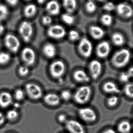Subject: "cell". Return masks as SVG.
Listing matches in <instances>:
<instances>
[{"label":"cell","mask_w":133,"mask_h":133,"mask_svg":"<svg viewBox=\"0 0 133 133\" xmlns=\"http://www.w3.org/2000/svg\"><path fill=\"white\" fill-rule=\"evenodd\" d=\"M114 14L116 19L124 22L133 20V5L128 0H123L116 3Z\"/></svg>","instance_id":"6da1fadb"},{"label":"cell","mask_w":133,"mask_h":133,"mask_svg":"<svg viewBox=\"0 0 133 133\" xmlns=\"http://www.w3.org/2000/svg\"><path fill=\"white\" fill-rule=\"evenodd\" d=\"M131 56L129 50L125 48L121 49L115 52L112 57L111 62L116 68H123L129 63Z\"/></svg>","instance_id":"7a4b0ae2"},{"label":"cell","mask_w":133,"mask_h":133,"mask_svg":"<svg viewBox=\"0 0 133 133\" xmlns=\"http://www.w3.org/2000/svg\"><path fill=\"white\" fill-rule=\"evenodd\" d=\"M19 36L25 43L30 42L34 33L33 25L28 20H24L21 22L18 27Z\"/></svg>","instance_id":"3957f363"},{"label":"cell","mask_w":133,"mask_h":133,"mask_svg":"<svg viewBox=\"0 0 133 133\" xmlns=\"http://www.w3.org/2000/svg\"><path fill=\"white\" fill-rule=\"evenodd\" d=\"M91 90L89 86H83L79 88L74 95V99L76 102L80 104H85L90 100Z\"/></svg>","instance_id":"277c9868"},{"label":"cell","mask_w":133,"mask_h":133,"mask_svg":"<svg viewBox=\"0 0 133 133\" xmlns=\"http://www.w3.org/2000/svg\"><path fill=\"white\" fill-rule=\"evenodd\" d=\"M46 32L48 36L54 39H63L66 34L64 27L59 24H52L48 26Z\"/></svg>","instance_id":"5b68a950"},{"label":"cell","mask_w":133,"mask_h":133,"mask_svg":"<svg viewBox=\"0 0 133 133\" xmlns=\"http://www.w3.org/2000/svg\"><path fill=\"white\" fill-rule=\"evenodd\" d=\"M6 48L12 53L18 52L20 48V41L18 38L13 34H9L5 35L4 39Z\"/></svg>","instance_id":"8992f818"},{"label":"cell","mask_w":133,"mask_h":133,"mask_svg":"<svg viewBox=\"0 0 133 133\" xmlns=\"http://www.w3.org/2000/svg\"><path fill=\"white\" fill-rule=\"evenodd\" d=\"M78 49L80 54L83 57L88 58L91 56L93 52V44L89 39L83 37L79 40Z\"/></svg>","instance_id":"52a82bcc"},{"label":"cell","mask_w":133,"mask_h":133,"mask_svg":"<svg viewBox=\"0 0 133 133\" xmlns=\"http://www.w3.org/2000/svg\"><path fill=\"white\" fill-rule=\"evenodd\" d=\"M50 73L51 76L56 79H60L64 74L65 66L61 61L58 60L51 63L50 67Z\"/></svg>","instance_id":"ba28073f"},{"label":"cell","mask_w":133,"mask_h":133,"mask_svg":"<svg viewBox=\"0 0 133 133\" xmlns=\"http://www.w3.org/2000/svg\"><path fill=\"white\" fill-rule=\"evenodd\" d=\"M25 92L28 96L34 100H38L43 96V91L41 88L33 83H29L26 85Z\"/></svg>","instance_id":"9c48e42d"},{"label":"cell","mask_w":133,"mask_h":133,"mask_svg":"<svg viewBox=\"0 0 133 133\" xmlns=\"http://www.w3.org/2000/svg\"><path fill=\"white\" fill-rule=\"evenodd\" d=\"M116 18L114 13L103 12L99 16L100 24L104 28H111L115 23Z\"/></svg>","instance_id":"30bf717a"},{"label":"cell","mask_w":133,"mask_h":133,"mask_svg":"<svg viewBox=\"0 0 133 133\" xmlns=\"http://www.w3.org/2000/svg\"><path fill=\"white\" fill-rule=\"evenodd\" d=\"M21 58L25 65L29 66L33 65L36 61V54L32 48H25L21 53Z\"/></svg>","instance_id":"8fae6325"},{"label":"cell","mask_w":133,"mask_h":133,"mask_svg":"<svg viewBox=\"0 0 133 133\" xmlns=\"http://www.w3.org/2000/svg\"><path fill=\"white\" fill-rule=\"evenodd\" d=\"M45 9L48 15L56 16L61 13V4L57 0H50L45 4Z\"/></svg>","instance_id":"7c38bea8"},{"label":"cell","mask_w":133,"mask_h":133,"mask_svg":"<svg viewBox=\"0 0 133 133\" xmlns=\"http://www.w3.org/2000/svg\"><path fill=\"white\" fill-rule=\"evenodd\" d=\"M78 112L80 118L85 122H91L97 119L96 113L91 108L88 107L82 108L79 110Z\"/></svg>","instance_id":"4fadbf2b"},{"label":"cell","mask_w":133,"mask_h":133,"mask_svg":"<svg viewBox=\"0 0 133 133\" xmlns=\"http://www.w3.org/2000/svg\"><path fill=\"white\" fill-rule=\"evenodd\" d=\"M65 123L66 129L70 133H85L83 126L77 120L70 119Z\"/></svg>","instance_id":"5bb4252c"},{"label":"cell","mask_w":133,"mask_h":133,"mask_svg":"<svg viewBox=\"0 0 133 133\" xmlns=\"http://www.w3.org/2000/svg\"><path fill=\"white\" fill-rule=\"evenodd\" d=\"M111 51L110 44L107 41L99 43L96 49V54L100 58H105L108 56Z\"/></svg>","instance_id":"9a60e30c"},{"label":"cell","mask_w":133,"mask_h":133,"mask_svg":"<svg viewBox=\"0 0 133 133\" xmlns=\"http://www.w3.org/2000/svg\"><path fill=\"white\" fill-rule=\"evenodd\" d=\"M90 35L93 39L99 40L103 38L105 34V31L103 26L101 25H91L89 28Z\"/></svg>","instance_id":"2e32d148"},{"label":"cell","mask_w":133,"mask_h":133,"mask_svg":"<svg viewBox=\"0 0 133 133\" xmlns=\"http://www.w3.org/2000/svg\"><path fill=\"white\" fill-rule=\"evenodd\" d=\"M102 65L97 60H93L89 64V70L91 77L94 79L98 78L102 71Z\"/></svg>","instance_id":"e0dca14e"},{"label":"cell","mask_w":133,"mask_h":133,"mask_svg":"<svg viewBox=\"0 0 133 133\" xmlns=\"http://www.w3.org/2000/svg\"><path fill=\"white\" fill-rule=\"evenodd\" d=\"M111 40L112 43L117 46H123L125 42V37L122 32L119 30H115L112 32Z\"/></svg>","instance_id":"ac0fdd59"},{"label":"cell","mask_w":133,"mask_h":133,"mask_svg":"<svg viewBox=\"0 0 133 133\" xmlns=\"http://www.w3.org/2000/svg\"><path fill=\"white\" fill-rule=\"evenodd\" d=\"M37 11L38 8L36 4L29 3L24 6L23 10V13L25 18L30 19L34 17Z\"/></svg>","instance_id":"d6986e66"},{"label":"cell","mask_w":133,"mask_h":133,"mask_svg":"<svg viewBox=\"0 0 133 133\" xmlns=\"http://www.w3.org/2000/svg\"><path fill=\"white\" fill-rule=\"evenodd\" d=\"M12 102L13 97L9 92L4 91L0 94V107L6 108L10 106Z\"/></svg>","instance_id":"ffe728a7"},{"label":"cell","mask_w":133,"mask_h":133,"mask_svg":"<svg viewBox=\"0 0 133 133\" xmlns=\"http://www.w3.org/2000/svg\"><path fill=\"white\" fill-rule=\"evenodd\" d=\"M62 5L65 12L74 14L77 9L78 2L77 0H62Z\"/></svg>","instance_id":"44dd1931"},{"label":"cell","mask_w":133,"mask_h":133,"mask_svg":"<svg viewBox=\"0 0 133 133\" xmlns=\"http://www.w3.org/2000/svg\"><path fill=\"white\" fill-rule=\"evenodd\" d=\"M43 50L44 55L48 58H53L57 54V48L54 44L51 43H48L45 44Z\"/></svg>","instance_id":"7402d4cb"},{"label":"cell","mask_w":133,"mask_h":133,"mask_svg":"<svg viewBox=\"0 0 133 133\" xmlns=\"http://www.w3.org/2000/svg\"><path fill=\"white\" fill-rule=\"evenodd\" d=\"M61 99L59 95L52 93L46 95L44 97V102L51 106H56L58 105L61 101Z\"/></svg>","instance_id":"603a6c76"},{"label":"cell","mask_w":133,"mask_h":133,"mask_svg":"<svg viewBox=\"0 0 133 133\" xmlns=\"http://www.w3.org/2000/svg\"><path fill=\"white\" fill-rule=\"evenodd\" d=\"M74 79L79 83H87L90 81V77L85 71L83 70H77L73 74Z\"/></svg>","instance_id":"cb8c5ba5"},{"label":"cell","mask_w":133,"mask_h":133,"mask_svg":"<svg viewBox=\"0 0 133 133\" xmlns=\"http://www.w3.org/2000/svg\"><path fill=\"white\" fill-rule=\"evenodd\" d=\"M103 90L105 93L111 94H118L121 93L118 87L114 82L108 81L104 84Z\"/></svg>","instance_id":"d4e9b609"},{"label":"cell","mask_w":133,"mask_h":133,"mask_svg":"<svg viewBox=\"0 0 133 133\" xmlns=\"http://www.w3.org/2000/svg\"><path fill=\"white\" fill-rule=\"evenodd\" d=\"M97 3L92 0H87L84 4V9L88 14H94L96 13L98 10Z\"/></svg>","instance_id":"484cf974"},{"label":"cell","mask_w":133,"mask_h":133,"mask_svg":"<svg viewBox=\"0 0 133 133\" xmlns=\"http://www.w3.org/2000/svg\"><path fill=\"white\" fill-rule=\"evenodd\" d=\"M61 19L64 23L68 25H72L76 22V18L73 13L65 12L62 14Z\"/></svg>","instance_id":"4316f807"},{"label":"cell","mask_w":133,"mask_h":133,"mask_svg":"<svg viewBox=\"0 0 133 133\" xmlns=\"http://www.w3.org/2000/svg\"><path fill=\"white\" fill-rule=\"evenodd\" d=\"M116 3L112 0H108L102 4L101 8L102 11L114 13L116 6Z\"/></svg>","instance_id":"83f0119b"},{"label":"cell","mask_w":133,"mask_h":133,"mask_svg":"<svg viewBox=\"0 0 133 133\" xmlns=\"http://www.w3.org/2000/svg\"><path fill=\"white\" fill-rule=\"evenodd\" d=\"M9 15V10L5 5L0 3V22L6 20Z\"/></svg>","instance_id":"f1b7e54d"},{"label":"cell","mask_w":133,"mask_h":133,"mask_svg":"<svg viewBox=\"0 0 133 133\" xmlns=\"http://www.w3.org/2000/svg\"><path fill=\"white\" fill-rule=\"evenodd\" d=\"M131 124L129 122L124 121L119 125L118 130L121 133H128L131 131Z\"/></svg>","instance_id":"f546056e"},{"label":"cell","mask_w":133,"mask_h":133,"mask_svg":"<svg viewBox=\"0 0 133 133\" xmlns=\"http://www.w3.org/2000/svg\"><path fill=\"white\" fill-rule=\"evenodd\" d=\"M11 60V55L5 51L0 52V65H5Z\"/></svg>","instance_id":"4dcf8cb0"},{"label":"cell","mask_w":133,"mask_h":133,"mask_svg":"<svg viewBox=\"0 0 133 133\" xmlns=\"http://www.w3.org/2000/svg\"><path fill=\"white\" fill-rule=\"evenodd\" d=\"M68 37L71 41L73 42L78 41L80 39V36L79 32L74 29L70 30L68 33Z\"/></svg>","instance_id":"1f68e13d"},{"label":"cell","mask_w":133,"mask_h":133,"mask_svg":"<svg viewBox=\"0 0 133 133\" xmlns=\"http://www.w3.org/2000/svg\"><path fill=\"white\" fill-rule=\"evenodd\" d=\"M124 92L127 96L133 98V82L129 83L124 88Z\"/></svg>","instance_id":"d6a6232c"},{"label":"cell","mask_w":133,"mask_h":133,"mask_svg":"<svg viewBox=\"0 0 133 133\" xmlns=\"http://www.w3.org/2000/svg\"><path fill=\"white\" fill-rule=\"evenodd\" d=\"M41 23L44 25L49 26L52 25L53 19L52 16L48 14L43 15L41 18Z\"/></svg>","instance_id":"836d02e7"},{"label":"cell","mask_w":133,"mask_h":133,"mask_svg":"<svg viewBox=\"0 0 133 133\" xmlns=\"http://www.w3.org/2000/svg\"><path fill=\"white\" fill-rule=\"evenodd\" d=\"M19 116L18 112L15 109L9 110L7 112L6 118L9 121H13L16 120Z\"/></svg>","instance_id":"e575fe53"},{"label":"cell","mask_w":133,"mask_h":133,"mask_svg":"<svg viewBox=\"0 0 133 133\" xmlns=\"http://www.w3.org/2000/svg\"><path fill=\"white\" fill-rule=\"evenodd\" d=\"M25 92L23 90L19 88L15 91L14 97L18 101H22L25 98Z\"/></svg>","instance_id":"d590c367"},{"label":"cell","mask_w":133,"mask_h":133,"mask_svg":"<svg viewBox=\"0 0 133 133\" xmlns=\"http://www.w3.org/2000/svg\"><path fill=\"white\" fill-rule=\"evenodd\" d=\"M18 72L20 76H25L29 73V67L25 64L21 65L19 68Z\"/></svg>","instance_id":"8d00e7d4"},{"label":"cell","mask_w":133,"mask_h":133,"mask_svg":"<svg viewBox=\"0 0 133 133\" xmlns=\"http://www.w3.org/2000/svg\"><path fill=\"white\" fill-rule=\"evenodd\" d=\"M60 97L61 98L63 99L64 101H68L72 98V94L69 91L65 90L61 92Z\"/></svg>","instance_id":"74e56055"},{"label":"cell","mask_w":133,"mask_h":133,"mask_svg":"<svg viewBox=\"0 0 133 133\" xmlns=\"http://www.w3.org/2000/svg\"><path fill=\"white\" fill-rule=\"evenodd\" d=\"M118 98L116 95H113L109 98L108 100V104L110 107H114L116 105L118 102Z\"/></svg>","instance_id":"f35d334b"},{"label":"cell","mask_w":133,"mask_h":133,"mask_svg":"<svg viewBox=\"0 0 133 133\" xmlns=\"http://www.w3.org/2000/svg\"><path fill=\"white\" fill-rule=\"evenodd\" d=\"M119 80L123 83H128L130 77L127 72H123L120 74L119 77Z\"/></svg>","instance_id":"ab89813d"},{"label":"cell","mask_w":133,"mask_h":133,"mask_svg":"<svg viewBox=\"0 0 133 133\" xmlns=\"http://www.w3.org/2000/svg\"><path fill=\"white\" fill-rule=\"evenodd\" d=\"M5 1L7 2V4H8L10 6H13V7L17 5L19 2V0H5Z\"/></svg>","instance_id":"60d3db41"},{"label":"cell","mask_w":133,"mask_h":133,"mask_svg":"<svg viewBox=\"0 0 133 133\" xmlns=\"http://www.w3.org/2000/svg\"><path fill=\"white\" fill-rule=\"evenodd\" d=\"M58 119L59 122L62 123H66V121H67V118H66V116L63 114H61L58 117Z\"/></svg>","instance_id":"b9f144b4"},{"label":"cell","mask_w":133,"mask_h":133,"mask_svg":"<svg viewBox=\"0 0 133 133\" xmlns=\"http://www.w3.org/2000/svg\"><path fill=\"white\" fill-rule=\"evenodd\" d=\"M5 119H6V118L4 115L0 112V126L2 125L4 123Z\"/></svg>","instance_id":"7bdbcfd3"},{"label":"cell","mask_w":133,"mask_h":133,"mask_svg":"<svg viewBox=\"0 0 133 133\" xmlns=\"http://www.w3.org/2000/svg\"><path fill=\"white\" fill-rule=\"evenodd\" d=\"M5 30V26L2 22H0V36L2 35Z\"/></svg>","instance_id":"ee69618b"},{"label":"cell","mask_w":133,"mask_h":133,"mask_svg":"<svg viewBox=\"0 0 133 133\" xmlns=\"http://www.w3.org/2000/svg\"><path fill=\"white\" fill-rule=\"evenodd\" d=\"M127 72L128 73L130 78H133V66L130 68L127 71Z\"/></svg>","instance_id":"f6af8a7d"},{"label":"cell","mask_w":133,"mask_h":133,"mask_svg":"<svg viewBox=\"0 0 133 133\" xmlns=\"http://www.w3.org/2000/svg\"><path fill=\"white\" fill-rule=\"evenodd\" d=\"M47 1V0H36L37 2L39 5H42L46 4Z\"/></svg>","instance_id":"bcb514c9"},{"label":"cell","mask_w":133,"mask_h":133,"mask_svg":"<svg viewBox=\"0 0 133 133\" xmlns=\"http://www.w3.org/2000/svg\"><path fill=\"white\" fill-rule=\"evenodd\" d=\"M103 133H116L115 132V130H113L110 129L108 130H105Z\"/></svg>","instance_id":"7dc6e473"},{"label":"cell","mask_w":133,"mask_h":133,"mask_svg":"<svg viewBox=\"0 0 133 133\" xmlns=\"http://www.w3.org/2000/svg\"><path fill=\"white\" fill-rule=\"evenodd\" d=\"M92 1H96L97 3H100L101 4L104 3L105 2L107 1L108 0H92Z\"/></svg>","instance_id":"c3c4849f"},{"label":"cell","mask_w":133,"mask_h":133,"mask_svg":"<svg viewBox=\"0 0 133 133\" xmlns=\"http://www.w3.org/2000/svg\"><path fill=\"white\" fill-rule=\"evenodd\" d=\"M112 1H113L115 2H116V3H117V2L121 1H123V0H112Z\"/></svg>","instance_id":"681fc988"},{"label":"cell","mask_w":133,"mask_h":133,"mask_svg":"<svg viewBox=\"0 0 133 133\" xmlns=\"http://www.w3.org/2000/svg\"><path fill=\"white\" fill-rule=\"evenodd\" d=\"M133 5V0H128Z\"/></svg>","instance_id":"f907efd6"},{"label":"cell","mask_w":133,"mask_h":133,"mask_svg":"<svg viewBox=\"0 0 133 133\" xmlns=\"http://www.w3.org/2000/svg\"><path fill=\"white\" fill-rule=\"evenodd\" d=\"M24 1L26 2H30V1H32V0H24Z\"/></svg>","instance_id":"816d5d0a"},{"label":"cell","mask_w":133,"mask_h":133,"mask_svg":"<svg viewBox=\"0 0 133 133\" xmlns=\"http://www.w3.org/2000/svg\"><path fill=\"white\" fill-rule=\"evenodd\" d=\"M132 28H133V20L132 21Z\"/></svg>","instance_id":"f5cc1de1"}]
</instances>
